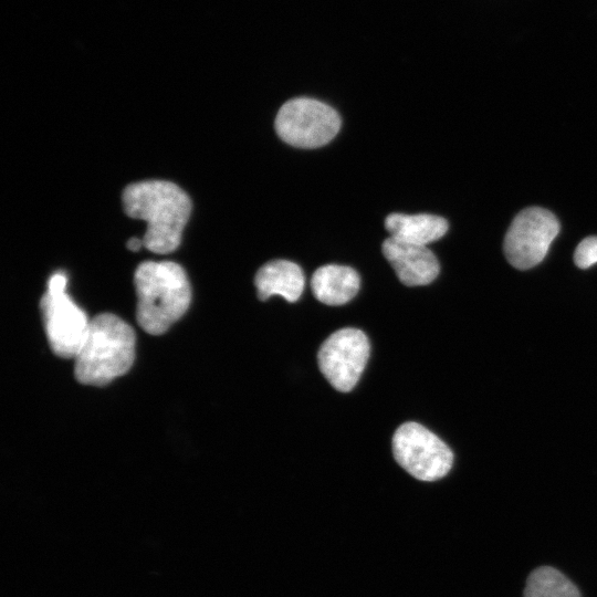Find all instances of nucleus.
Segmentation results:
<instances>
[{
  "label": "nucleus",
  "instance_id": "nucleus-1",
  "mask_svg": "<svg viewBox=\"0 0 597 597\" xmlns=\"http://www.w3.org/2000/svg\"><path fill=\"white\" fill-rule=\"evenodd\" d=\"M123 206L127 216L147 223L143 237L147 250L164 254L179 247L191 201L176 184L166 180L130 184L123 191Z\"/></svg>",
  "mask_w": 597,
  "mask_h": 597
},
{
  "label": "nucleus",
  "instance_id": "nucleus-2",
  "mask_svg": "<svg viewBox=\"0 0 597 597\" xmlns=\"http://www.w3.org/2000/svg\"><path fill=\"white\" fill-rule=\"evenodd\" d=\"M136 318L151 335L165 333L188 310L191 287L184 269L171 261H146L134 274Z\"/></svg>",
  "mask_w": 597,
  "mask_h": 597
},
{
  "label": "nucleus",
  "instance_id": "nucleus-3",
  "mask_svg": "<svg viewBox=\"0 0 597 597\" xmlns=\"http://www.w3.org/2000/svg\"><path fill=\"white\" fill-rule=\"evenodd\" d=\"M135 332L121 317L103 313L91 320L75 356L74 375L84 385L103 386L129 370L135 357Z\"/></svg>",
  "mask_w": 597,
  "mask_h": 597
},
{
  "label": "nucleus",
  "instance_id": "nucleus-4",
  "mask_svg": "<svg viewBox=\"0 0 597 597\" xmlns=\"http://www.w3.org/2000/svg\"><path fill=\"white\" fill-rule=\"evenodd\" d=\"M274 126L279 137L286 144L298 148H316L335 137L341 127V117L323 102L298 97L281 106Z\"/></svg>",
  "mask_w": 597,
  "mask_h": 597
},
{
  "label": "nucleus",
  "instance_id": "nucleus-5",
  "mask_svg": "<svg viewBox=\"0 0 597 597\" xmlns=\"http://www.w3.org/2000/svg\"><path fill=\"white\" fill-rule=\"evenodd\" d=\"M392 453L398 464L413 478L431 482L446 476L453 454L436 434L417 422L402 423L392 437Z\"/></svg>",
  "mask_w": 597,
  "mask_h": 597
},
{
  "label": "nucleus",
  "instance_id": "nucleus-6",
  "mask_svg": "<svg viewBox=\"0 0 597 597\" xmlns=\"http://www.w3.org/2000/svg\"><path fill=\"white\" fill-rule=\"evenodd\" d=\"M558 232V220L551 211L540 207L522 210L513 219L504 238L503 249L507 261L520 270L537 265Z\"/></svg>",
  "mask_w": 597,
  "mask_h": 597
},
{
  "label": "nucleus",
  "instance_id": "nucleus-7",
  "mask_svg": "<svg viewBox=\"0 0 597 597\" xmlns=\"http://www.w3.org/2000/svg\"><path fill=\"white\" fill-rule=\"evenodd\" d=\"M369 352V342L364 332L353 327L338 329L318 349L320 370L335 389L350 391L364 371Z\"/></svg>",
  "mask_w": 597,
  "mask_h": 597
},
{
  "label": "nucleus",
  "instance_id": "nucleus-8",
  "mask_svg": "<svg viewBox=\"0 0 597 597\" xmlns=\"http://www.w3.org/2000/svg\"><path fill=\"white\" fill-rule=\"evenodd\" d=\"M51 349L63 358H75L87 335L91 321L65 291H46L40 302Z\"/></svg>",
  "mask_w": 597,
  "mask_h": 597
},
{
  "label": "nucleus",
  "instance_id": "nucleus-9",
  "mask_svg": "<svg viewBox=\"0 0 597 597\" xmlns=\"http://www.w3.org/2000/svg\"><path fill=\"white\" fill-rule=\"evenodd\" d=\"M381 249L405 285H426L439 274V262L427 245L408 243L389 237L383 242Z\"/></svg>",
  "mask_w": 597,
  "mask_h": 597
},
{
  "label": "nucleus",
  "instance_id": "nucleus-10",
  "mask_svg": "<svg viewBox=\"0 0 597 597\" xmlns=\"http://www.w3.org/2000/svg\"><path fill=\"white\" fill-rule=\"evenodd\" d=\"M258 296L265 301L272 295H280L287 302H296L305 285L302 269L287 260H275L259 269L254 279Z\"/></svg>",
  "mask_w": 597,
  "mask_h": 597
},
{
  "label": "nucleus",
  "instance_id": "nucleus-11",
  "mask_svg": "<svg viewBox=\"0 0 597 597\" xmlns=\"http://www.w3.org/2000/svg\"><path fill=\"white\" fill-rule=\"evenodd\" d=\"M359 285V275L354 269L337 264L318 268L311 279L314 296L327 305L349 302L357 294Z\"/></svg>",
  "mask_w": 597,
  "mask_h": 597
},
{
  "label": "nucleus",
  "instance_id": "nucleus-12",
  "mask_svg": "<svg viewBox=\"0 0 597 597\" xmlns=\"http://www.w3.org/2000/svg\"><path fill=\"white\" fill-rule=\"evenodd\" d=\"M385 227L391 238L419 245H427L442 238L448 231L446 219L426 213H391L386 218Z\"/></svg>",
  "mask_w": 597,
  "mask_h": 597
},
{
  "label": "nucleus",
  "instance_id": "nucleus-13",
  "mask_svg": "<svg viewBox=\"0 0 597 597\" xmlns=\"http://www.w3.org/2000/svg\"><path fill=\"white\" fill-rule=\"evenodd\" d=\"M524 597H582V595L563 573L551 566H542L528 575Z\"/></svg>",
  "mask_w": 597,
  "mask_h": 597
},
{
  "label": "nucleus",
  "instance_id": "nucleus-14",
  "mask_svg": "<svg viewBox=\"0 0 597 597\" xmlns=\"http://www.w3.org/2000/svg\"><path fill=\"white\" fill-rule=\"evenodd\" d=\"M575 264L587 269L597 263V237H588L580 241L574 253Z\"/></svg>",
  "mask_w": 597,
  "mask_h": 597
},
{
  "label": "nucleus",
  "instance_id": "nucleus-15",
  "mask_svg": "<svg viewBox=\"0 0 597 597\" xmlns=\"http://www.w3.org/2000/svg\"><path fill=\"white\" fill-rule=\"evenodd\" d=\"M144 247V241H143V238L139 239V238H130L128 241H127V248L130 250V251H138L140 250L142 248Z\"/></svg>",
  "mask_w": 597,
  "mask_h": 597
}]
</instances>
